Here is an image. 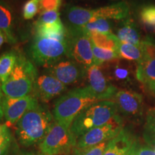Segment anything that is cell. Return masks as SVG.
<instances>
[{
  "mask_svg": "<svg viewBox=\"0 0 155 155\" xmlns=\"http://www.w3.org/2000/svg\"><path fill=\"white\" fill-rule=\"evenodd\" d=\"M38 70L35 64L22 53H17L15 68L7 81L1 84L5 96L20 98L32 94Z\"/></svg>",
  "mask_w": 155,
  "mask_h": 155,
  "instance_id": "obj_3",
  "label": "cell"
},
{
  "mask_svg": "<svg viewBox=\"0 0 155 155\" xmlns=\"http://www.w3.org/2000/svg\"><path fill=\"white\" fill-rule=\"evenodd\" d=\"M28 55L34 64L48 68L62 60L68 58L66 42L65 40L35 35L29 47Z\"/></svg>",
  "mask_w": 155,
  "mask_h": 155,
  "instance_id": "obj_6",
  "label": "cell"
},
{
  "mask_svg": "<svg viewBox=\"0 0 155 155\" xmlns=\"http://www.w3.org/2000/svg\"><path fill=\"white\" fill-rule=\"evenodd\" d=\"M96 101L88 86L76 88L55 101L52 114L55 121L71 127L78 115Z\"/></svg>",
  "mask_w": 155,
  "mask_h": 155,
  "instance_id": "obj_2",
  "label": "cell"
},
{
  "mask_svg": "<svg viewBox=\"0 0 155 155\" xmlns=\"http://www.w3.org/2000/svg\"><path fill=\"white\" fill-rule=\"evenodd\" d=\"M92 49L95 63H96V65H98V66H101L103 64L108 63V62L120 58L119 53L115 50L104 49V48L97 47L94 43L92 44Z\"/></svg>",
  "mask_w": 155,
  "mask_h": 155,
  "instance_id": "obj_27",
  "label": "cell"
},
{
  "mask_svg": "<svg viewBox=\"0 0 155 155\" xmlns=\"http://www.w3.org/2000/svg\"><path fill=\"white\" fill-rule=\"evenodd\" d=\"M7 127L6 125L0 124V136H1L4 133V131H5V130L6 128H7Z\"/></svg>",
  "mask_w": 155,
  "mask_h": 155,
  "instance_id": "obj_38",
  "label": "cell"
},
{
  "mask_svg": "<svg viewBox=\"0 0 155 155\" xmlns=\"http://www.w3.org/2000/svg\"><path fill=\"white\" fill-rule=\"evenodd\" d=\"M39 104V101L32 94L20 98H10L5 96L2 104L4 117L9 124H17L27 112Z\"/></svg>",
  "mask_w": 155,
  "mask_h": 155,
  "instance_id": "obj_15",
  "label": "cell"
},
{
  "mask_svg": "<svg viewBox=\"0 0 155 155\" xmlns=\"http://www.w3.org/2000/svg\"><path fill=\"white\" fill-rule=\"evenodd\" d=\"M81 28L84 31H86L89 35L93 33H112L111 24L108 22V19H97L91 21Z\"/></svg>",
  "mask_w": 155,
  "mask_h": 155,
  "instance_id": "obj_26",
  "label": "cell"
},
{
  "mask_svg": "<svg viewBox=\"0 0 155 155\" xmlns=\"http://www.w3.org/2000/svg\"><path fill=\"white\" fill-rule=\"evenodd\" d=\"M118 112L126 117L138 120L143 115L142 96L131 90H119L114 97Z\"/></svg>",
  "mask_w": 155,
  "mask_h": 155,
  "instance_id": "obj_14",
  "label": "cell"
},
{
  "mask_svg": "<svg viewBox=\"0 0 155 155\" xmlns=\"http://www.w3.org/2000/svg\"><path fill=\"white\" fill-rule=\"evenodd\" d=\"M61 5V0H40V11L41 13L48 11H58Z\"/></svg>",
  "mask_w": 155,
  "mask_h": 155,
  "instance_id": "obj_32",
  "label": "cell"
},
{
  "mask_svg": "<svg viewBox=\"0 0 155 155\" xmlns=\"http://www.w3.org/2000/svg\"><path fill=\"white\" fill-rule=\"evenodd\" d=\"M76 144L77 139L71 127L55 121L38 146L44 155H68L75 150Z\"/></svg>",
  "mask_w": 155,
  "mask_h": 155,
  "instance_id": "obj_8",
  "label": "cell"
},
{
  "mask_svg": "<svg viewBox=\"0 0 155 155\" xmlns=\"http://www.w3.org/2000/svg\"><path fill=\"white\" fill-rule=\"evenodd\" d=\"M143 138L148 146L155 149V108L147 111L143 129Z\"/></svg>",
  "mask_w": 155,
  "mask_h": 155,
  "instance_id": "obj_24",
  "label": "cell"
},
{
  "mask_svg": "<svg viewBox=\"0 0 155 155\" xmlns=\"http://www.w3.org/2000/svg\"><path fill=\"white\" fill-rule=\"evenodd\" d=\"M66 89L65 84L45 73L39 75L36 79L32 94L38 101L46 103L63 94Z\"/></svg>",
  "mask_w": 155,
  "mask_h": 155,
  "instance_id": "obj_16",
  "label": "cell"
},
{
  "mask_svg": "<svg viewBox=\"0 0 155 155\" xmlns=\"http://www.w3.org/2000/svg\"><path fill=\"white\" fill-rule=\"evenodd\" d=\"M40 0H28L23 7V17L25 19H31L40 11Z\"/></svg>",
  "mask_w": 155,
  "mask_h": 155,
  "instance_id": "obj_29",
  "label": "cell"
},
{
  "mask_svg": "<svg viewBox=\"0 0 155 155\" xmlns=\"http://www.w3.org/2000/svg\"><path fill=\"white\" fill-rule=\"evenodd\" d=\"M12 139V134L8 127H7L4 133L0 136V155H5L7 153L11 144Z\"/></svg>",
  "mask_w": 155,
  "mask_h": 155,
  "instance_id": "obj_31",
  "label": "cell"
},
{
  "mask_svg": "<svg viewBox=\"0 0 155 155\" xmlns=\"http://www.w3.org/2000/svg\"><path fill=\"white\" fill-rule=\"evenodd\" d=\"M110 82L131 86L137 80V63L119 58L101 65Z\"/></svg>",
  "mask_w": 155,
  "mask_h": 155,
  "instance_id": "obj_11",
  "label": "cell"
},
{
  "mask_svg": "<svg viewBox=\"0 0 155 155\" xmlns=\"http://www.w3.org/2000/svg\"><path fill=\"white\" fill-rule=\"evenodd\" d=\"M130 7L126 2L112 4L97 9H87L79 6H70L65 9L68 26L82 27L97 19L124 20L129 18Z\"/></svg>",
  "mask_w": 155,
  "mask_h": 155,
  "instance_id": "obj_4",
  "label": "cell"
},
{
  "mask_svg": "<svg viewBox=\"0 0 155 155\" xmlns=\"http://www.w3.org/2000/svg\"><path fill=\"white\" fill-rule=\"evenodd\" d=\"M139 150V144L138 142H137V141L136 140L134 142L132 146L131 147V148L129 149V151L127 152L126 155H138Z\"/></svg>",
  "mask_w": 155,
  "mask_h": 155,
  "instance_id": "obj_34",
  "label": "cell"
},
{
  "mask_svg": "<svg viewBox=\"0 0 155 155\" xmlns=\"http://www.w3.org/2000/svg\"><path fill=\"white\" fill-rule=\"evenodd\" d=\"M117 114V107L113 101H96L78 115L71 130L78 139L91 129L108 123Z\"/></svg>",
  "mask_w": 155,
  "mask_h": 155,
  "instance_id": "obj_5",
  "label": "cell"
},
{
  "mask_svg": "<svg viewBox=\"0 0 155 155\" xmlns=\"http://www.w3.org/2000/svg\"><path fill=\"white\" fill-rule=\"evenodd\" d=\"M141 45L144 56L137 63V80L155 97V40L147 36Z\"/></svg>",
  "mask_w": 155,
  "mask_h": 155,
  "instance_id": "obj_9",
  "label": "cell"
},
{
  "mask_svg": "<svg viewBox=\"0 0 155 155\" xmlns=\"http://www.w3.org/2000/svg\"><path fill=\"white\" fill-rule=\"evenodd\" d=\"M139 20L145 31L155 34V5L144 6L139 12Z\"/></svg>",
  "mask_w": 155,
  "mask_h": 155,
  "instance_id": "obj_25",
  "label": "cell"
},
{
  "mask_svg": "<svg viewBox=\"0 0 155 155\" xmlns=\"http://www.w3.org/2000/svg\"><path fill=\"white\" fill-rule=\"evenodd\" d=\"M138 155H155V149L150 146L139 147Z\"/></svg>",
  "mask_w": 155,
  "mask_h": 155,
  "instance_id": "obj_33",
  "label": "cell"
},
{
  "mask_svg": "<svg viewBox=\"0 0 155 155\" xmlns=\"http://www.w3.org/2000/svg\"><path fill=\"white\" fill-rule=\"evenodd\" d=\"M118 53L119 54L120 58L137 63L140 61L144 56V51L141 45L137 46L121 42L118 48Z\"/></svg>",
  "mask_w": 155,
  "mask_h": 155,
  "instance_id": "obj_22",
  "label": "cell"
},
{
  "mask_svg": "<svg viewBox=\"0 0 155 155\" xmlns=\"http://www.w3.org/2000/svg\"><path fill=\"white\" fill-rule=\"evenodd\" d=\"M17 53L14 51L7 52L0 56V83L2 84L8 79L15 68Z\"/></svg>",
  "mask_w": 155,
  "mask_h": 155,
  "instance_id": "obj_21",
  "label": "cell"
},
{
  "mask_svg": "<svg viewBox=\"0 0 155 155\" xmlns=\"http://www.w3.org/2000/svg\"><path fill=\"white\" fill-rule=\"evenodd\" d=\"M123 21L116 35L119 41L137 46L141 45L143 39L141 38L140 32L136 22L130 18L126 19Z\"/></svg>",
  "mask_w": 155,
  "mask_h": 155,
  "instance_id": "obj_18",
  "label": "cell"
},
{
  "mask_svg": "<svg viewBox=\"0 0 155 155\" xmlns=\"http://www.w3.org/2000/svg\"><path fill=\"white\" fill-rule=\"evenodd\" d=\"M61 17L58 11H48L41 13L40 17L35 23L40 25H46V24H53L61 21Z\"/></svg>",
  "mask_w": 155,
  "mask_h": 155,
  "instance_id": "obj_30",
  "label": "cell"
},
{
  "mask_svg": "<svg viewBox=\"0 0 155 155\" xmlns=\"http://www.w3.org/2000/svg\"><path fill=\"white\" fill-rule=\"evenodd\" d=\"M66 28L62 21L53 24H35V35L42 38L55 39L58 40H65Z\"/></svg>",
  "mask_w": 155,
  "mask_h": 155,
  "instance_id": "obj_20",
  "label": "cell"
},
{
  "mask_svg": "<svg viewBox=\"0 0 155 155\" xmlns=\"http://www.w3.org/2000/svg\"><path fill=\"white\" fill-rule=\"evenodd\" d=\"M22 155H44L41 152H26L25 154H23Z\"/></svg>",
  "mask_w": 155,
  "mask_h": 155,
  "instance_id": "obj_37",
  "label": "cell"
},
{
  "mask_svg": "<svg viewBox=\"0 0 155 155\" xmlns=\"http://www.w3.org/2000/svg\"><path fill=\"white\" fill-rule=\"evenodd\" d=\"M0 30L5 34L7 42L15 44L17 42L13 32L12 10L8 4L2 0H0Z\"/></svg>",
  "mask_w": 155,
  "mask_h": 155,
  "instance_id": "obj_19",
  "label": "cell"
},
{
  "mask_svg": "<svg viewBox=\"0 0 155 155\" xmlns=\"http://www.w3.org/2000/svg\"><path fill=\"white\" fill-rule=\"evenodd\" d=\"M88 86L97 101H111L119 89L106 78L101 67L93 65L87 69Z\"/></svg>",
  "mask_w": 155,
  "mask_h": 155,
  "instance_id": "obj_13",
  "label": "cell"
},
{
  "mask_svg": "<svg viewBox=\"0 0 155 155\" xmlns=\"http://www.w3.org/2000/svg\"><path fill=\"white\" fill-rule=\"evenodd\" d=\"M113 1H114V0H113Z\"/></svg>",
  "mask_w": 155,
  "mask_h": 155,
  "instance_id": "obj_39",
  "label": "cell"
},
{
  "mask_svg": "<svg viewBox=\"0 0 155 155\" xmlns=\"http://www.w3.org/2000/svg\"><path fill=\"white\" fill-rule=\"evenodd\" d=\"M5 42H7V38H6L5 34L0 30V48Z\"/></svg>",
  "mask_w": 155,
  "mask_h": 155,
  "instance_id": "obj_36",
  "label": "cell"
},
{
  "mask_svg": "<svg viewBox=\"0 0 155 155\" xmlns=\"http://www.w3.org/2000/svg\"><path fill=\"white\" fill-rule=\"evenodd\" d=\"M4 93L2 90L1 86H0V120L3 118L4 113H3V108H2V104H3V100H4Z\"/></svg>",
  "mask_w": 155,
  "mask_h": 155,
  "instance_id": "obj_35",
  "label": "cell"
},
{
  "mask_svg": "<svg viewBox=\"0 0 155 155\" xmlns=\"http://www.w3.org/2000/svg\"><path fill=\"white\" fill-rule=\"evenodd\" d=\"M135 141L130 131L123 128L119 134L108 141L103 155H126Z\"/></svg>",
  "mask_w": 155,
  "mask_h": 155,
  "instance_id": "obj_17",
  "label": "cell"
},
{
  "mask_svg": "<svg viewBox=\"0 0 155 155\" xmlns=\"http://www.w3.org/2000/svg\"><path fill=\"white\" fill-rule=\"evenodd\" d=\"M123 121L119 114L105 124L87 131L77 139L75 149H84L107 142L119 134L123 129Z\"/></svg>",
  "mask_w": 155,
  "mask_h": 155,
  "instance_id": "obj_10",
  "label": "cell"
},
{
  "mask_svg": "<svg viewBox=\"0 0 155 155\" xmlns=\"http://www.w3.org/2000/svg\"><path fill=\"white\" fill-rule=\"evenodd\" d=\"M55 121L47 106L40 104L27 112L16 124V134L19 144L30 147L40 144Z\"/></svg>",
  "mask_w": 155,
  "mask_h": 155,
  "instance_id": "obj_1",
  "label": "cell"
},
{
  "mask_svg": "<svg viewBox=\"0 0 155 155\" xmlns=\"http://www.w3.org/2000/svg\"><path fill=\"white\" fill-rule=\"evenodd\" d=\"M68 58L88 69L96 65L90 35L81 27H65Z\"/></svg>",
  "mask_w": 155,
  "mask_h": 155,
  "instance_id": "obj_7",
  "label": "cell"
},
{
  "mask_svg": "<svg viewBox=\"0 0 155 155\" xmlns=\"http://www.w3.org/2000/svg\"><path fill=\"white\" fill-rule=\"evenodd\" d=\"M45 73L53 75L65 86H70L86 78L87 69L69 58H65L48 68Z\"/></svg>",
  "mask_w": 155,
  "mask_h": 155,
  "instance_id": "obj_12",
  "label": "cell"
},
{
  "mask_svg": "<svg viewBox=\"0 0 155 155\" xmlns=\"http://www.w3.org/2000/svg\"><path fill=\"white\" fill-rule=\"evenodd\" d=\"M90 38L93 43L97 47L118 52L120 41L116 35L93 33L90 35Z\"/></svg>",
  "mask_w": 155,
  "mask_h": 155,
  "instance_id": "obj_23",
  "label": "cell"
},
{
  "mask_svg": "<svg viewBox=\"0 0 155 155\" xmlns=\"http://www.w3.org/2000/svg\"><path fill=\"white\" fill-rule=\"evenodd\" d=\"M107 142H103L95 146L87 147L84 149H75L73 150L74 155H103L106 147L107 146Z\"/></svg>",
  "mask_w": 155,
  "mask_h": 155,
  "instance_id": "obj_28",
  "label": "cell"
}]
</instances>
